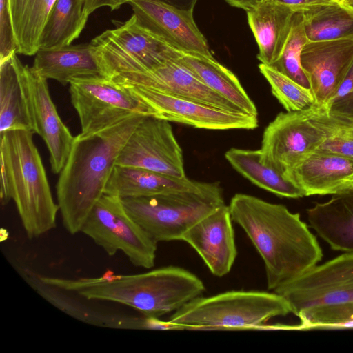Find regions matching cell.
Wrapping results in <instances>:
<instances>
[{"label": "cell", "instance_id": "11", "mask_svg": "<svg viewBox=\"0 0 353 353\" xmlns=\"http://www.w3.org/2000/svg\"><path fill=\"white\" fill-rule=\"evenodd\" d=\"M273 292L287 300L296 316L316 306L353 303V253L316 265Z\"/></svg>", "mask_w": 353, "mask_h": 353}, {"label": "cell", "instance_id": "30", "mask_svg": "<svg viewBox=\"0 0 353 353\" xmlns=\"http://www.w3.org/2000/svg\"><path fill=\"white\" fill-rule=\"evenodd\" d=\"M259 68L269 83L272 93L286 111H300L316 105L310 90L272 66L260 63Z\"/></svg>", "mask_w": 353, "mask_h": 353}, {"label": "cell", "instance_id": "12", "mask_svg": "<svg viewBox=\"0 0 353 353\" xmlns=\"http://www.w3.org/2000/svg\"><path fill=\"white\" fill-rule=\"evenodd\" d=\"M116 165L138 167L161 174L186 177L183 151L169 121L144 116L117 157Z\"/></svg>", "mask_w": 353, "mask_h": 353}, {"label": "cell", "instance_id": "14", "mask_svg": "<svg viewBox=\"0 0 353 353\" xmlns=\"http://www.w3.org/2000/svg\"><path fill=\"white\" fill-rule=\"evenodd\" d=\"M127 87L152 108L154 117L169 122L214 130H252L258 126L257 116L224 111L143 87Z\"/></svg>", "mask_w": 353, "mask_h": 353}, {"label": "cell", "instance_id": "32", "mask_svg": "<svg viewBox=\"0 0 353 353\" xmlns=\"http://www.w3.org/2000/svg\"><path fill=\"white\" fill-rule=\"evenodd\" d=\"M319 107L328 117L353 124V62L332 95Z\"/></svg>", "mask_w": 353, "mask_h": 353}, {"label": "cell", "instance_id": "15", "mask_svg": "<svg viewBox=\"0 0 353 353\" xmlns=\"http://www.w3.org/2000/svg\"><path fill=\"white\" fill-rule=\"evenodd\" d=\"M128 3L143 26L172 47L185 54L213 57L206 39L194 21L193 11L156 0H131Z\"/></svg>", "mask_w": 353, "mask_h": 353}, {"label": "cell", "instance_id": "18", "mask_svg": "<svg viewBox=\"0 0 353 353\" xmlns=\"http://www.w3.org/2000/svg\"><path fill=\"white\" fill-rule=\"evenodd\" d=\"M35 134L44 141L50 154L51 170L59 174L69 157L75 137L60 118L48 89L47 79L25 65Z\"/></svg>", "mask_w": 353, "mask_h": 353}, {"label": "cell", "instance_id": "17", "mask_svg": "<svg viewBox=\"0 0 353 353\" xmlns=\"http://www.w3.org/2000/svg\"><path fill=\"white\" fill-rule=\"evenodd\" d=\"M181 241L197 252L213 275L228 274L237 256L229 206L225 203L202 218L185 233Z\"/></svg>", "mask_w": 353, "mask_h": 353}, {"label": "cell", "instance_id": "41", "mask_svg": "<svg viewBox=\"0 0 353 353\" xmlns=\"http://www.w3.org/2000/svg\"><path fill=\"white\" fill-rule=\"evenodd\" d=\"M335 1H337L338 3H339V2H340V0H335Z\"/></svg>", "mask_w": 353, "mask_h": 353}, {"label": "cell", "instance_id": "28", "mask_svg": "<svg viewBox=\"0 0 353 353\" xmlns=\"http://www.w3.org/2000/svg\"><path fill=\"white\" fill-rule=\"evenodd\" d=\"M303 17L308 41L353 40V10L336 1L310 6Z\"/></svg>", "mask_w": 353, "mask_h": 353}, {"label": "cell", "instance_id": "26", "mask_svg": "<svg viewBox=\"0 0 353 353\" xmlns=\"http://www.w3.org/2000/svg\"><path fill=\"white\" fill-rule=\"evenodd\" d=\"M225 157L234 170L262 189L281 197L305 196L282 172L262 160L260 149L231 148L225 153Z\"/></svg>", "mask_w": 353, "mask_h": 353}, {"label": "cell", "instance_id": "13", "mask_svg": "<svg viewBox=\"0 0 353 353\" xmlns=\"http://www.w3.org/2000/svg\"><path fill=\"white\" fill-rule=\"evenodd\" d=\"M111 79L121 85L143 87L224 111L244 113L202 82L180 59L152 70L119 73Z\"/></svg>", "mask_w": 353, "mask_h": 353}, {"label": "cell", "instance_id": "24", "mask_svg": "<svg viewBox=\"0 0 353 353\" xmlns=\"http://www.w3.org/2000/svg\"><path fill=\"white\" fill-rule=\"evenodd\" d=\"M310 227L336 251L353 253V188L307 210Z\"/></svg>", "mask_w": 353, "mask_h": 353}, {"label": "cell", "instance_id": "9", "mask_svg": "<svg viewBox=\"0 0 353 353\" xmlns=\"http://www.w3.org/2000/svg\"><path fill=\"white\" fill-rule=\"evenodd\" d=\"M69 92L71 103L79 118L81 136L99 132L132 116L154 114L130 88L111 79L73 81Z\"/></svg>", "mask_w": 353, "mask_h": 353}, {"label": "cell", "instance_id": "2", "mask_svg": "<svg viewBox=\"0 0 353 353\" xmlns=\"http://www.w3.org/2000/svg\"><path fill=\"white\" fill-rule=\"evenodd\" d=\"M144 116H132L90 135L75 136L57 183V204L70 234L81 232L92 208L104 194L118 156Z\"/></svg>", "mask_w": 353, "mask_h": 353}, {"label": "cell", "instance_id": "34", "mask_svg": "<svg viewBox=\"0 0 353 353\" xmlns=\"http://www.w3.org/2000/svg\"><path fill=\"white\" fill-rule=\"evenodd\" d=\"M9 0H0V62L17 52Z\"/></svg>", "mask_w": 353, "mask_h": 353}, {"label": "cell", "instance_id": "3", "mask_svg": "<svg viewBox=\"0 0 353 353\" xmlns=\"http://www.w3.org/2000/svg\"><path fill=\"white\" fill-rule=\"evenodd\" d=\"M41 281L88 300L121 303L144 316L158 318L176 312L205 290L203 282L196 274L173 265L131 275L110 274L79 279L43 276Z\"/></svg>", "mask_w": 353, "mask_h": 353}, {"label": "cell", "instance_id": "27", "mask_svg": "<svg viewBox=\"0 0 353 353\" xmlns=\"http://www.w3.org/2000/svg\"><path fill=\"white\" fill-rule=\"evenodd\" d=\"M57 0H9L17 54L35 55L43 30Z\"/></svg>", "mask_w": 353, "mask_h": 353}, {"label": "cell", "instance_id": "8", "mask_svg": "<svg viewBox=\"0 0 353 353\" xmlns=\"http://www.w3.org/2000/svg\"><path fill=\"white\" fill-rule=\"evenodd\" d=\"M81 232L109 256L121 251L136 267L154 265L157 242L130 215L121 199L104 194L92 208Z\"/></svg>", "mask_w": 353, "mask_h": 353}, {"label": "cell", "instance_id": "1", "mask_svg": "<svg viewBox=\"0 0 353 353\" xmlns=\"http://www.w3.org/2000/svg\"><path fill=\"white\" fill-rule=\"evenodd\" d=\"M228 206L232 221L244 230L263 261L269 290L274 291L321 260V248L299 213L243 193L234 194Z\"/></svg>", "mask_w": 353, "mask_h": 353}, {"label": "cell", "instance_id": "21", "mask_svg": "<svg viewBox=\"0 0 353 353\" xmlns=\"http://www.w3.org/2000/svg\"><path fill=\"white\" fill-rule=\"evenodd\" d=\"M298 8L276 0H263L247 11L248 21L259 46L261 63L272 65L281 57Z\"/></svg>", "mask_w": 353, "mask_h": 353}, {"label": "cell", "instance_id": "22", "mask_svg": "<svg viewBox=\"0 0 353 353\" xmlns=\"http://www.w3.org/2000/svg\"><path fill=\"white\" fill-rule=\"evenodd\" d=\"M15 130L35 134L25 65L17 53L0 62V134Z\"/></svg>", "mask_w": 353, "mask_h": 353}, {"label": "cell", "instance_id": "37", "mask_svg": "<svg viewBox=\"0 0 353 353\" xmlns=\"http://www.w3.org/2000/svg\"><path fill=\"white\" fill-rule=\"evenodd\" d=\"M105 2V0H85L84 10L90 14L97 9L104 7Z\"/></svg>", "mask_w": 353, "mask_h": 353}, {"label": "cell", "instance_id": "5", "mask_svg": "<svg viewBox=\"0 0 353 353\" xmlns=\"http://www.w3.org/2000/svg\"><path fill=\"white\" fill-rule=\"evenodd\" d=\"M290 313L289 303L275 292L231 290L199 296L168 321L186 330H280L281 325H268L269 320Z\"/></svg>", "mask_w": 353, "mask_h": 353}, {"label": "cell", "instance_id": "23", "mask_svg": "<svg viewBox=\"0 0 353 353\" xmlns=\"http://www.w3.org/2000/svg\"><path fill=\"white\" fill-rule=\"evenodd\" d=\"M206 183L141 168L116 165L109 177L104 194L121 199L138 198L177 191L196 190L203 188Z\"/></svg>", "mask_w": 353, "mask_h": 353}, {"label": "cell", "instance_id": "6", "mask_svg": "<svg viewBox=\"0 0 353 353\" xmlns=\"http://www.w3.org/2000/svg\"><path fill=\"white\" fill-rule=\"evenodd\" d=\"M121 200L130 215L157 243L181 241L196 222L225 204L218 182L196 190Z\"/></svg>", "mask_w": 353, "mask_h": 353}, {"label": "cell", "instance_id": "25", "mask_svg": "<svg viewBox=\"0 0 353 353\" xmlns=\"http://www.w3.org/2000/svg\"><path fill=\"white\" fill-rule=\"evenodd\" d=\"M181 62L210 88L225 97L244 113L257 116V109L236 76L214 57L185 54Z\"/></svg>", "mask_w": 353, "mask_h": 353}, {"label": "cell", "instance_id": "36", "mask_svg": "<svg viewBox=\"0 0 353 353\" xmlns=\"http://www.w3.org/2000/svg\"><path fill=\"white\" fill-rule=\"evenodd\" d=\"M231 6L248 11L263 0H225Z\"/></svg>", "mask_w": 353, "mask_h": 353}, {"label": "cell", "instance_id": "4", "mask_svg": "<svg viewBox=\"0 0 353 353\" xmlns=\"http://www.w3.org/2000/svg\"><path fill=\"white\" fill-rule=\"evenodd\" d=\"M33 134L24 130L0 134L1 204L14 201L30 239L54 228L59 210Z\"/></svg>", "mask_w": 353, "mask_h": 353}, {"label": "cell", "instance_id": "38", "mask_svg": "<svg viewBox=\"0 0 353 353\" xmlns=\"http://www.w3.org/2000/svg\"><path fill=\"white\" fill-rule=\"evenodd\" d=\"M281 3L298 8L302 10H305L309 6L314 5L309 0H276Z\"/></svg>", "mask_w": 353, "mask_h": 353}, {"label": "cell", "instance_id": "10", "mask_svg": "<svg viewBox=\"0 0 353 353\" xmlns=\"http://www.w3.org/2000/svg\"><path fill=\"white\" fill-rule=\"evenodd\" d=\"M327 137L322 112L317 105L280 112L265 128L261 141L262 160L285 174Z\"/></svg>", "mask_w": 353, "mask_h": 353}, {"label": "cell", "instance_id": "29", "mask_svg": "<svg viewBox=\"0 0 353 353\" xmlns=\"http://www.w3.org/2000/svg\"><path fill=\"white\" fill-rule=\"evenodd\" d=\"M84 3L85 0L55 1L42 32L40 48L68 46L80 36L90 16Z\"/></svg>", "mask_w": 353, "mask_h": 353}, {"label": "cell", "instance_id": "31", "mask_svg": "<svg viewBox=\"0 0 353 353\" xmlns=\"http://www.w3.org/2000/svg\"><path fill=\"white\" fill-rule=\"evenodd\" d=\"M307 42L303 10H300L294 16L292 30L281 57L270 66L311 90L310 81L301 65V52Z\"/></svg>", "mask_w": 353, "mask_h": 353}, {"label": "cell", "instance_id": "39", "mask_svg": "<svg viewBox=\"0 0 353 353\" xmlns=\"http://www.w3.org/2000/svg\"><path fill=\"white\" fill-rule=\"evenodd\" d=\"M339 3L353 10V0H340Z\"/></svg>", "mask_w": 353, "mask_h": 353}, {"label": "cell", "instance_id": "19", "mask_svg": "<svg viewBox=\"0 0 353 353\" xmlns=\"http://www.w3.org/2000/svg\"><path fill=\"white\" fill-rule=\"evenodd\" d=\"M305 196L335 194L353 188V159L315 150L285 174Z\"/></svg>", "mask_w": 353, "mask_h": 353}, {"label": "cell", "instance_id": "7", "mask_svg": "<svg viewBox=\"0 0 353 353\" xmlns=\"http://www.w3.org/2000/svg\"><path fill=\"white\" fill-rule=\"evenodd\" d=\"M90 43L110 79L122 72L152 70L185 54L143 26L134 14Z\"/></svg>", "mask_w": 353, "mask_h": 353}, {"label": "cell", "instance_id": "40", "mask_svg": "<svg viewBox=\"0 0 353 353\" xmlns=\"http://www.w3.org/2000/svg\"><path fill=\"white\" fill-rule=\"evenodd\" d=\"M310 2L314 4L325 3L332 2L335 0H309Z\"/></svg>", "mask_w": 353, "mask_h": 353}, {"label": "cell", "instance_id": "20", "mask_svg": "<svg viewBox=\"0 0 353 353\" xmlns=\"http://www.w3.org/2000/svg\"><path fill=\"white\" fill-rule=\"evenodd\" d=\"M32 68L47 80L54 79L63 85L76 80L110 79L91 43L40 48Z\"/></svg>", "mask_w": 353, "mask_h": 353}, {"label": "cell", "instance_id": "16", "mask_svg": "<svg viewBox=\"0 0 353 353\" xmlns=\"http://www.w3.org/2000/svg\"><path fill=\"white\" fill-rule=\"evenodd\" d=\"M353 62V40L308 41L301 65L317 106L323 105L338 88Z\"/></svg>", "mask_w": 353, "mask_h": 353}, {"label": "cell", "instance_id": "33", "mask_svg": "<svg viewBox=\"0 0 353 353\" xmlns=\"http://www.w3.org/2000/svg\"><path fill=\"white\" fill-rule=\"evenodd\" d=\"M321 110L327 130V137L316 150L353 159V124L338 121L328 117L321 108Z\"/></svg>", "mask_w": 353, "mask_h": 353}, {"label": "cell", "instance_id": "35", "mask_svg": "<svg viewBox=\"0 0 353 353\" xmlns=\"http://www.w3.org/2000/svg\"><path fill=\"white\" fill-rule=\"evenodd\" d=\"M131 0H105L104 7L111 10L119 9L122 5L129 3ZM178 9L193 11L197 0H156Z\"/></svg>", "mask_w": 353, "mask_h": 353}]
</instances>
